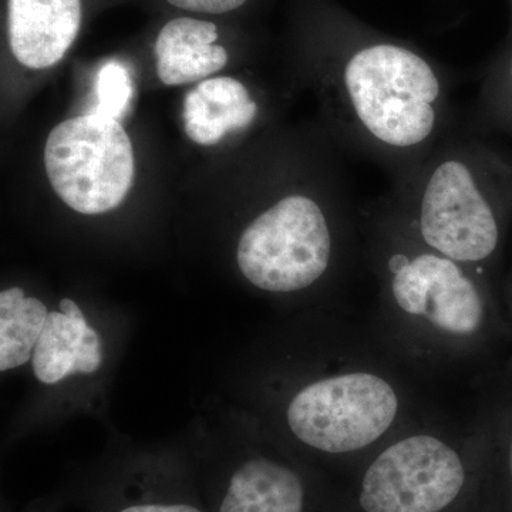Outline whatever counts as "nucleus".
<instances>
[{
    "mask_svg": "<svg viewBox=\"0 0 512 512\" xmlns=\"http://www.w3.org/2000/svg\"><path fill=\"white\" fill-rule=\"evenodd\" d=\"M359 234L379 289L372 329L410 370L484 362L512 343L494 278L421 244L384 202Z\"/></svg>",
    "mask_w": 512,
    "mask_h": 512,
    "instance_id": "nucleus-1",
    "label": "nucleus"
},
{
    "mask_svg": "<svg viewBox=\"0 0 512 512\" xmlns=\"http://www.w3.org/2000/svg\"><path fill=\"white\" fill-rule=\"evenodd\" d=\"M289 387L282 423L312 466L342 480L367 457L426 419L409 369L375 330L335 326L319 359Z\"/></svg>",
    "mask_w": 512,
    "mask_h": 512,
    "instance_id": "nucleus-2",
    "label": "nucleus"
},
{
    "mask_svg": "<svg viewBox=\"0 0 512 512\" xmlns=\"http://www.w3.org/2000/svg\"><path fill=\"white\" fill-rule=\"evenodd\" d=\"M329 90L348 146L396 171L414 170L441 143L448 120L443 74L417 47L348 16Z\"/></svg>",
    "mask_w": 512,
    "mask_h": 512,
    "instance_id": "nucleus-3",
    "label": "nucleus"
},
{
    "mask_svg": "<svg viewBox=\"0 0 512 512\" xmlns=\"http://www.w3.org/2000/svg\"><path fill=\"white\" fill-rule=\"evenodd\" d=\"M384 205L427 248L497 281L512 217V163L477 143H441Z\"/></svg>",
    "mask_w": 512,
    "mask_h": 512,
    "instance_id": "nucleus-4",
    "label": "nucleus"
},
{
    "mask_svg": "<svg viewBox=\"0 0 512 512\" xmlns=\"http://www.w3.org/2000/svg\"><path fill=\"white\" fill-rule=\"evenodd\" d=\"M333 512H491L483 434L417 421L338 480Z\"/></svg>",
    "mask_w": 512,
    "mask_h": 512,
    "instance_id": "nucleus-5",
    "label": "nucleus"
},
{
    "mask_svg": "<svg viewBox=\"0 0 512 512\" xmlns=\"http://www.w3.org/2000/svg\"><path fill=\"white\" fill-rule=\"evenodd\" d=\"M350 214L292 192L249 222L237 248L239 271L249 284L272 295H298L326 284L355 251Z\"/></svg>",
    "mask_w": 512,
    "mask_h": 512,
    "instance_id": "nucleus-6",
    "label": "nucleus"
},
{
    "mask_svg": "<svg viewBox=\"0 0 512 512\" xmlns=\"http://www.w3.org/2000/svg\"><path fill=\"white\" fill-rule=\"evenodd\" d=\"M45 167L64 204L80 214H104L119 207L133 185V146L120 121L84 114L53 128Z\"/></svg>",
    "mask_w": 512,
    "mask_h": 512,
    "instance_id": "nucleus-7",
    "label": "nucleus"
},
{
    "mask_svg": "<svg viewBox=\"0 0 512 512\" xmlns=\"http://www.w3.org/2000/svg\"><path fill=\"white\" fill-rule=\"evenodd\" d=\"M336 483L301 457L256 450L232 466L211 512H333Z\"/></svg>",
    "mask_w": 512,
    "mask_h": 512,
    "instance_id": "nucleus-8",
    "label": "nucleus"
},
{
    "mask_svg": "<svg viewBox=\"0 0 512 512\" xmlns=\"http://www.w3.org/2000/svg\"><path fill=\"white\" fill-rule=\"evenodd\" d=\"M473 423L484 437L491 512H512V356L474 382Z\"/></svg>",
    "mask_w": 512,
    "mask_h": 512,
    "instance_id": "nucleus-9",
    "label": "nucleus"
},
{
    "mask_svg": "<svg viewBox=\"0 0 512 512\" xmlns=\"http://www.w3.org/2000/svg\"><path fill=\"white\" fill-rule=\"evenodd\" d=\"M82 16V0H8L13 56L29 69L55 66L79 35Z\"/></svg>",
    "mask_w": 512,
    "mask_h": 512,
    "instance_id": "nucleus-10",
    "label": "nucleus"
},
{
    "mask_svg": "<svg viewBox=\"0 0 512 512\" xmlns=\"http://www.w3.org/2000/svg\"><path fill=\"white\" fill-rule=\"evenodd\" d=\"M60 309L62 312H49L33 350V372L45 384H55L72 375H92L103 362L99 333L87 323L79 305L64 298Z\"/></svg>",
    "mask_w": 512,
    "mask_h": 512,
    "instance_id": "nucleus-11",
    "label": "nucleus"
},
{
    "mask_svg": "<svg viewBox=\"0 0 512 512\" xmlns=\"http://www.w3.org/2000/svg\"><path fill=\"white\" fill-rule=\"evenodd\" d=\"M218 29L207 20L178 18L158 33L157 74L167 86H180L220 72L228 63V52L215 45Z\"/></svg>",
    "mask_w": 512,
    "mask_h": 512,
    "instance_id": "nucleus-12",
    "label": "nucleus"
},
{
    "mask_svg": "<svg viewBox=\"0 0 512 512\" xmlns=\"http://www.w3.org/2000/svg\"><path fill=\"white\" fill-rule=\"evenodd\" d=\"M258 111V104L239 80H204L185 97V131L194 143L215 146L229 131L251 126Z\"/></svg>",
    "mask_w": 512,
    "mask_h": 512,
    "instance_id": "nucleus-13",
    "label": "nucleus"
},
{
    "mask_svg": "<svg viewBox=\"0 0 512 512\" xmlns=\"http://www.w3.org/2000/svg\"><path fill=\"white\" fill-rule=\"evenodd\" d=\"M49 312L45 303L22 288L0 293V370L26 365L33 356Z\"/></svg>",
    "mask_w": 512,
    "mask_h": 512,
    "instance_id": "nucleus-14",
    "label": "nucleus"
},
{
    "mask_svg": "<svg viewBox=\"0 0 512 512\" xmlns=\"http://www.w3.org/2000/svg\"><path fill=\"white\" fill-rule=\"evenodd\" d=\"M477 116L481 127L512 134V40L488 67L478 99Z\"/></svg>",
    "mask_w": 512,
    "mask_h": 512,
    "instance_id": "nucleus-15",
    "label": "nucleus"
},
{
    "mask_svg": "<svg viewBox=\"0 0 512 512\" xmlns=\"http://www.w3.org/2000/svg\"><path fill=\"white\" fill-rule=\"evenodd\" d=\"M97 106L94 114L120 121L133 97V80L124 64L109 62L101 67L96 82Z\"/></svg>",
    "mask_w": 512,
    "mask_h": 512,
    "instance_id": "nucleus-16",
    "label": "nucleus"
},
{
    "mask_svg": "<svg viewBox=\"0 0 512 512\" xmlns=\"http://www.w3.org/2000/svg\"><path fill=\"white\" fill-rule=\"evenodd\" d=\"M167 2L175 8L190 10V12L222 15V13L241 8L247 0H167Z\"/></svg>",
    "mask_w": 512,
    "mask_h": 512,
    "instance_id": "nucleus-17",
    "label": "nucleus"
},
{
    "mask_svg": "<svg viewBox=\"0 0 512 512\" xmlns=\"http://www.w3.org/2000/svg\"><path fill=\"white\" fill-rule=\"evenodd\" d=\"M503 301L505 306V312H507L508 322H510L512 330V274L508 279L507 284L503 288Z\"/></svg>",
    "mask_w": 512,
    "mask_h": 512,
    "instance_id": "nucleus-18",
    "label": "nucleus"
},
{
    "mask_svg": "<svg viewBox=\"0 0 512 512\" xmlns=\"http://www.w3.org/2000/svg\"><path fill=\"white\" fill-rule=\"evenodd\" d=\"M511 40H512V37H511Z\"/></svg>",
    "mask_w": 512,
    "mask_h": 512,
    "instance_id": "nucleus-19",
    "label": "nucleus"
}]
</instances>
